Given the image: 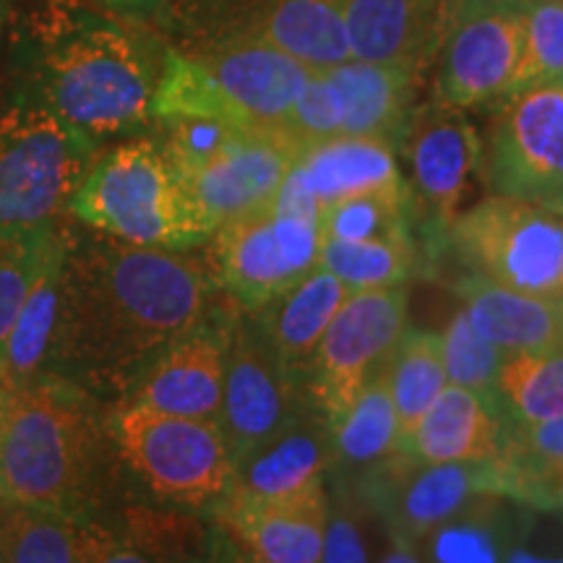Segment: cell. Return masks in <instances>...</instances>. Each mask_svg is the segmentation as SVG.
I'll use <instances>...</instances> for the list:
<instances>
[{"label": "cell", "instance_id": "obj_1", "mask_svg": "<svg viewBox=\"0 0 563 563\" xmlns=\"http://www.w3.org/2000/svg\"><path fill=\"white\" fill-rule=\"evenodd\" d=\"M186 251L70 232L53 376L125 394L162 350L220 313L214 266Z\"/></svg>", "mask_w": 563, "mask_h": 563}, {"label": "cell", "instance_id": "obj_2", "mask_svg": "<svg viewBox=\"0 0 563 563\" xmlns=\"http://www.w3.org/2000/svg\"><path fill=\"white\" fill-rule=\"evenodd\" d=\"M167 47L87 0H37L13 26L19 97L100 141L152 118Z\"/></svg>", "mask_w": 563, "mask_h": 563}, {"label": "cell", "instance_id": "obj_3", "mask_svg": "<svg viewBox=\"0 0 563 563\" xmlns=\"http://www.w3.org/2000/svg\"><path fill=\"white\" fill-rule=\"evenodd\" d=\"M102 490V431L87 389L47 376L0 399V501L87 519Z\"/></svg>", "mask_w": 563, "mask_h": 563}, {"label": "cell", "instance_id": "obj_4", "mask_svg": "<svg viewBox=\"0 0 563 563\" xmlns=\"http://www.w3.org/2000/svg\"><path fill=\"white\" fill-rule=\"evenodd\" d=\"M68 211L97 232L152 249H194L214 232L157 139L97 154Z\"/></svg>", "mask_w": 563, "mask_h": 563}, {"label": "cell", "instance_id": "obj_5", "mask_svg": "<svg viewBox=\"0 0 563 563\" xmlns=\"http://www.w3.org/2000/svg\"><path fill=\"white\" fill-rule=\"evenodd\" d=\"M95 157V139L16 95L0 110V232L60 220Z\"/></svg>", "mask_w": 563, "mask_h": 563}, {"label": "cell", "instance_id": "obj_6", "mask_svg": "<svg viewBox=\"0 0 563 563\" xmlns=\"http://www.w3.org/2000/svg\"><path fill=\"white\" fill-rule=\"evenodd\" d=\"M446 235L473 277L563 300V217L548 203L493 194L456 214Z\"/></svg>", "mask_w": 563, "mask_h": 563}, {"label": "cell", "instance_id": "obj_7", "mask_svg": "<svg viewBox=\"0 0 563 563\" xmlns=\"http://www.w3.org/2000/svg\"><path fill=\"white\" fill-rule=\"evenodd\" d=\"M112 435L123 462L167 501L217 504L235 477L220 422L123 405L112 418Z\"/></svg>", "mask_w": 563, "mask_h": 563}, {"label": "cell", "instance_id": "obj_8", "mask_svg": "<svg viewBox=\"0 0 563 563\" xmlns=\"http://www.w3.org/2000/svg\"><path fill=\"white\" fill-rule=\"evenodd\" d=\"M319 211L274 199L211 232L214 274L245 313H258L319 266Z\"/></svg>", "mask_w": 563, "mask_h": 563}, {"label": "cell", "instance_id": "obj_9", "mask_svg": "<svg viewBox=\"0 0 563 563\" xmlns=\"http://www.w3.org/2000/svg\"><path fill=\"white\" fill-rule=\"evenodd\" d=\"M407 332V290L352 292L316 347L308 394L327 426L340 422L361 391L389 365Z\"/></svg>", "mask_w": 563, "mask_h": 563}, {"label": "cell", "instance_id": "obj_10", "mask_svg": "<svg viewBox=\"0 0 563 563\" xmlns=\"http://www.w3.org/2000/svg\"><path fill=\"white\" fill-rule=\"evenodd\" d=\"M493 194L548 203L563 186V81L532 84L498 102L483 141Z\"/></svg>", "mask_w": 563, "mask_h": 563}, {"label": "cell", "instance_id": "obj_11", "mask_svg": "<svg viewBox=\"0 0 563 563\" xmlns=\"http://www.w3.org/2000/svg\"><path fill=\"white\" fill-rule=\"evenodd\" d=\"M311 410L308 386L279 361L256 316L232 319L220 428L235 462Z\"/></svg>", "mask_w": 563, "mask_h": 563}, {"label": "cell", "instance_id": "obj_12", "mask_svg": "<svg viewBox=\"0 0 563 563\" xmlns=\"http://www.w3.org/2000/svg\"><path fill=\"white\" fill-rule=\"evenodd\" d=\"M368 481L373 483V504L391 534L415 545L483 493L504 496L496 460L426 464L399 452L371 473Z\"/></svg>", "mask_w": 563, "mask_h": 563}, {"label": "cell", "instance_id": "obj_13", "mask_svg": "<svg viewBox=\"0 0 563 563\" xmlns=\"http://www.w3.org/2000/svg\"><path fill=\"white\" fill-rule=\"evenodd\" d=\"M300 150L282 131H238L214 157L180 175L211 230L266 209Z\"/></svg>", "mask_w": 563, "mask_h": 563}, {"label": "cell", "instance_id": "obj_14", "mask_svg": "<svg viewBox=\"0 0 563 563\" xmlns=\"http://www.w3.org/2000/svg\"><path fill=\"white\" fill-rule=\"evenodd\" d=\"M232 319L214 313L162 350L125 391L123 405L220 422Z\"/></svg>", "mask_w": 563, "mask_h": 563}, {"label": "cell", "instance_id": "obj_15", "mask_svg": "<svg viewBox=\"0 0 563 563\" xmlns=\"http://www.w3.org/2000/svg\"><path fill=\"white\" fill-rule=\"evenodd\" d=\"M522 47L519 11H488L460 21L439 47L435 102L460 110L501 102L517 79Z\"/></svg>", "mask_w": 563, "mask_h": 563}, {"label": "cell", "instance_id": "obj_16", "mask_svg": "<svg viewBox=\"0 0 563 563\" xmlns=\"http://www.w3.org/2000/svg\"><path fill=\"white\" fill-rule=\"evenodd\" d=\"M329 506L332 501L323 483L285 498H241L224 493L217 501V519L253 559L321 563Z\"/></svg>", "mask_w": 563, "mask_h": 563}, {"label": "cell", "instance_id": "obj_17", "mask_svg": "<svg viewBox=\"0 0 563 563\" xmlns=\"http://www.w3.org/2000/svg\"><path fill=\"white\" fill-rule=\"evenodd\" d=\"M415 191L439 222L449 224L456 217L464 188L481 167L483 139L460 108L435 102L412 115L407 129Z\"/></svg>", "mask_w": 563, "mask_h": 563}, {"label": "cell", "instance_id": "obj_18", "mask_svg": "<svg viewBox=\"0 0 563 563\" xmlns=\"http://www.w3.org/2000/svg\"><path fill=\"white\" fill-rule=\"evenodd\" d=\"M443 0H344L350 53L420 74L441 47Z\"/></svg>", "mask_w": 563, "mask_h": 563}, {"label": "cell", "instance_id": "obj_19", "mask_svg": "<svg viewBox=\"0 0 563 563\" xmlns=\"http://www.w3.org/2000/svg\"><path fill=\"white\" fill-rule=\"evenodd\" d=\"M230 32L266 42L311 70L352 60L344 0H258Z\"/></svg>", "mask_w": 563, "mask_h": 563}, {"label": "cell", "instance_id": "obj_20", "mask_svg": "<svg viewBox=\"0 0 563 563\" xmlns=\"http://www.w3.org/2000/svg\"><path fill=\"white\" fill-rule=\"evenodd\" d=\"M329 464V426L313 407L264 446L238 460L228 493L241 498H285L321 485Z\"/></svg>", "mask_w": 563, "mask_h": 563}, {"label": "cell", "instance_id": "obj_21", "mask_svg": "<svg viewBox=\"0 0 563 563\" xmlns=\"http://www.w3.org/2000/svg\"><path fill=\"white\" fill-rule=\"evenodd\" d=\"M498 399L449 384L428 407L399 452L426 464L496 460L504 426Z\"/></svg>", "mask_w": 563, "mask_h": 563}, {"label": "cell", "instance_id": "obj_22", "mask_svg": "<svg viewBox=\"0 0 563 563\" xmlns=\"http://www.w3.org/2000/svg\"><path fill=\"white\" fill-rule=\"evenodd\" d=\"M323 70L340 91L342 136L402 144L412 121L415 70L355 58Z\"/></svg>", "mask_w": 563, "mask_h": 563}, {"label": "cell", "instance_id": "obj_23", "mask_svg": "<svg viewBox=\"0 0 563 563\" xmlns=\"http://www.w3.org/2000/svg\"><path fill=\"white\" fill-rule=\"evenodd\" d=\"M350 295L352 290L342 279L316 266L298 285L253 313L279 361L306 386L316 347Z\"/></svg>", "mask_w": 563, "mask_h": 563}, {"label": "cell", "instance_id": "obj_24", "mask_svg": "<svg viewBox=\"0 0 563 563\" xmlns=\"http://www.w3.org/2000/svg\"><path fill=\"white\" fill-rule=\"evenodd\" d=\"M316 207L350 199V196L397 191L405 188L394 146L382 139L336 136L300 152L292 167Z\"/></svg>", "mask_w": 563, "mask_h": 563}, {"label": "cell", "instance_id": "obj_25", "mask_svg": "<svg viewBox=\"0 0 563 563\" xmlns=\"http://www.w3.org/2000/svg\"><path fill=\"white\" fill-rule=\"evenodd\" d=\"M473 327L504 355L563 347V300L525 295L470 277L460 287Z\"/></svg>", "mask_w": 563, "mask_h": 563}, {"label": "cell", "instance_id": "obj_26", "mask_svg": "<svg viewBox=\"0 0 563 563\" xmlns=\"http://www.w3.org/2000/svg\"><path fill=\"white\" fill-rule=\"evenodd\" d=\"M70 241V235H68ZM68 243L55 253L40 279L34 282L30 298L13 321L9 340L0 352V376L3 389H21L53 376V355L58 342L60 292H63V262Z\"/></svg>", "mask_w": 563, "mask_h": 563}, {"label": "cell", "instance_id": "obj_27", "mask_svg": "<svg viewBox=\"0 0 563 563\" xmlns=\"http://www.w3.org/2000/svg\"><path fill=\"white\" fill-rule=\"evenodd\" d=\"M332 441V464L347 473H376L399 454V422L394 412L386 368L361 391L355 405L340 422L329 428Z\"/></svg>", "mask_w": 563, "mask_h": 563}, {"label": "cell", "instance_id": "obj_28", "mask_svg": "<svg viewBox=\"0 0 563 563\" xmlns=\"http://www.w3.org/2000/svg\"><path fill=\"white\" fill-rule=\"evenodd\" d=\"M194 540L191 525L175 527V517L154 522L144 514L125 534L79 519V563H196Z\"/></svg>", "mask_w": 563, "mask_h": 563}, {"label": "cell", "instance_id": "obj_29", "mask_svg": "<svg viewBox=\"0 0 563 563\" xmlns=\"http://www.w3.org/2000/svg\"><path fill=\"white\" fill-rule=\"evenodd\" d=\"M386 382H389L394 412H397L399 441L405 443L428 407L449 386L439 334L407 329L386 365Z\"/></svg>", "mask_w": 563, "mask_h": 563}, {"label": "cell", "instance_id": "obj_30", "mask_svg": "<svg viewBox=\"0 0 563 563\" xmlns=\"http://www.w3.org/2000/svg\"><path fill=\"white\" fill-rule=\"evenodd\" d=\"M498 496L501 493H483L428 532L418 543L426 563H506L511 548L501 509L496 506Z\"/></svg>", "mask_w": 563, "mask_h": 563}, {"label": "cell", "instance_id": "obj_31", "mask_svg": "<svg viewBox=\"0 0 563 563\" xmlns=\"http://www.w3.org/2000/svg\"><path fill=\"white\" fill-rule=\"evenodd\" d=\"M68 235L70 230L63 220L0 232V352L34 282L55 253L68 243Z\"/></svg>", "mask_w": 563, "mask_h": 563}, {"label": "cell", "instance_id": "obj_32", "mask_svg": "<svg viewBox=\"0 0 563 563\" xmlns=\"http://www.w3.org/2000/svg\"><path fill=\"white\" fill-rule=\"evenodd\" d=\"M418 253L412 238H386V241H340L323 238L319 266L342 279L352 292L386 290L405 285L412 277Z\"/></svg>", "mask_w": 563, "mask_h": 563}, {"label": "cell", "instance_id": "obj_33", "mask_svg": "<svg viewBox=\"0 0 563 563\" xmlns=\"http://www.w3.org/2000/svg\"><path fill=\"white\" fill-rule=\"evenodd\" d=\"M0 563H79V519L0 501Z\"/></svg>", "mask_w": 563, "mask_h": 563}, {"label": "cell", "instance_id": "obj_34", "mask_svg": "<svg viewBox=\"0 0 563 563\" xmlns=\"http://www.w3.org/2000/svg\"><path fill=\"white\" fill-rule=\"evenodd\" d=\"M496 389L519 422L559 418L563 415V347L504 355Z\"/></svg>", "mask_w": 563, "mask_h": 563}, {"label": "cell", "instance_id": "obj_35", "mask_svg": "<svg viewBox=\"0 0 563 563\" xmlns=\"http://www.w3.org/2000/svg\"><path fill=\"white\" fill-rule=\"evenodd\" d=\"M407 188L350 196V199L329 203L321 209V238L340 241H386V238H407Z\"/></svg>", "mask_w": 563, "mask_h": 563}, {"label": "cell", "instance_id": "obj_36", "mask_svg": "<svg viewBox=\"0 0 563 563\" xmlns=\"http://www.w3.org/2000/svg\"><path fill=\"white\" fill-rule=\"evenodd\" d=\"M439 340L449 384L481 394L485 399H498L496 384L504 352L481 336L464 308L452 316Z\"/></svg>", "mask_w": 563, "mask_h": 563}, {"label": "cell", "instance_id": "obj_37", "mask_svg": "<svg viewBox=\"0 0 563 563\" xmlns=\"http://www.w3.org/2000/svg\"><path fill=\"white\" fill-rule=\"evenodd\" d=\"M522 24L525 47L511 91L563 81V0H534L522 11Z\"/></svg>", "mask_w": 563, "mask_h": 563}, {"label": "cell", "instance_id": "obj_38", "mask_svg": "<svg viewBox=\"0 0 563 563\" xmlns=\"http://www.w3.org/2000/svg\"><path fill=\"white\" fill-rule=\"evenodd\" d=\"M282 133L292 141L298 150L321 144V141L342 136V102L340 91L329 79L327 70H313L311 79L295 100Z\"/></svg>", "mask_w": 563, "mask_h": 563}, {"label": "cell", "instance_id": "obj_39", "mask_svg": "<svg viewBox=\"0 0 563 563\" xmlns=\"http://www.w3.org/2000/svg\"><path fill=\"white\" fill-rule=\"evenodd\" d=\"M162 123V136L157 139L167 157L180 175L196 170L203 162L214 157L228 141L235 136V125L217 121V118L201 115H178L165 118Z\"/></svg>", "mask_w": 563, "mask_h": 563}, {"label": "cell", "instance_id": "obj_40", "mask_svg": "<svg viewBox=\"0 0 563 563\" xmlns=\"http://www.w3.org/2000/svg\"><path fill=\"white\" fill-rule=\"evenodd\" d=\"M321 563H371L361 519L344 506H329Z\"/></svg>", "mask_w": 563, "mask_h": 563}, {"label": "cell", "instance_id": "obj_41", "mask_svg": "<svg viewBox=\"0 0 563 563\" xmlns=\"http://www.w3.org/2000/svg\"><path fill=\"white\" fill-rule=\"evenodd\" d=\"M532 3L534 0H443L441 42L464 19L477 16V13H488V11H519L522 13L527 5H532Z\"/></svg>", "mask_w": 563, "mask_h": 563}, {"label": "cell", "instance_id": "obj_42", "mask_svg": "<svg viewBox=\"0 0 563 563\" xmlns=\"http://www.w3.org/2000/svg\"><path fill=\"white\" fill-rule=\"evenodd\" d=\"M87 3L97 5V9L115 13V16L131 19V21H144L157 16L165 9L167 0H87Z\"/></svg>", "mask_w": 563, "mask_h": 563}, {"label": "cell", "instance_id": "obj_43", "mask_svg": "<svg viewBox=\"0 0 563 563\" xmlns=\"http://www.w3.org/2000/svg\"><path fill=\"white\" fill-rule=\"evenodd\" d=\"M532 506H540V509H559L563 511V467L555 470L553 475H548L543 483L534 490Z\"/></svg>", "mask_w": 563, "mask_h": 563}, {"label": "cell", "instance_id": "obj_44", "mask_svg": "<svg viewBox=\"0 0 563 563\" xmlns=\"http://www.w3.org/2000/svg\"><path fill=\"white\" fill-rule=\"evenodd\" d=\"M382 563H426V559H422L418 545L410 543V540L391 534V545L386 548Z\"/></svg>", "mask_w": 563, "mask_h": 563}, {"label": "cell", "instance_id": "obj_45", "mask_svg": "<svg viewBox=\"0 0 563 563\" xmlns=\"http://www.w3.org/2000/svg\"><path fill=\"white\" fill-rule=\"evenodd\" d=\"M548 207H551V209H555V211H559V214L563 217V186L559 188V194H555V196H553V199H551V201H548Z\"/></svg>", "mask_w": 563, "mask_h": 563}, {"label": "cell", "instance_id": "obj_46", "mask_svg": "<svg viewBox=\"0 0 563 563\" xmlns=\"http://www.w3.org/2000/svg\"><path fill=\"white\" fill-rule=\"evenodd\" d=\"M232 563H266V561L253 559V555H245V559H238V561H232Z\"/></svg>", "mask_w": 563, "mask_h": 563}, {"label": "cell", "instance_id": "obj_47", "mask_svg": "<svg viewBox=\"0 0 563 563\" xmlns=\"http://www.w3.org/2000/svg\"><path fill=\"white\" fill-rule=\"evenodd\" d=\"M3 394H5V389H3V376H0V399H3Z\"/></svg>", "mask_w": 563, "mask_h": 563}]
</instances>
